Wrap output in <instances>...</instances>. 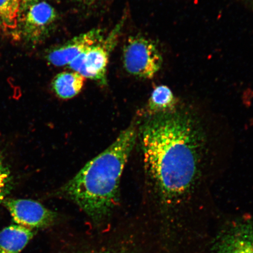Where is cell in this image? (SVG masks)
<instances>
[{
	"label": "cell",
	"instance_id": "cell-1",
	"mask_svg": "<svg viewBox=\"0 0 253 253\" xmlns=\"http://www.w3.org/2000/svg\"><path fill=\"white\" fill-rule=\"evenodd\" d=\"M141 138L145 169L161 204L180 207L202 192L208 137L198 116L178 106L150 114Z\"/></svg>",
	"mask_w": 253,
	"mask_h": 253
},
{
	"label": "cell",
	"instance_id": "cell-2",
	"mask_svg": "<svg viewBox=\"0 0 253 253\" xmlns=\"http://www.w3.org/2000/svg\"><path fill=\"white\" fill-rule=\"evenodd\" d=\"M132 125L116 141L86 164L61 192L93 218L108 214L118 203L120 178L137 136Z\"/></svg>",
	"mask_w": 253,
	"mask_h": 253
},
{
	"label": "cell",
	"instance_id": "cell-3",
	"mask_svg": "<svg viewBox=\"0 0 253 253\" xmlns=\"http://www.w3.org/2000/svg\"><path fill=\"white\" fill-rule=\"evenodd\" d=\"M123 24V21H122L106 39L104 38L100 42L76 57L68 65L69 68L86 79L106 84L110 53L115 46Z\"/></svg>",
	"mask_w": 253,
	"mask_h": 253
},
{
	"label": "cell",
	"instance_id": "cell-4",
	"mask_svg": "<svg viewBox=\"0 0 253 253\" xmlns=\"http://www.w3.org/2000/svg\"><path fill=\"white\" fill-rule=\"evenodd\" d=\"M123 63L128 74L148 79L160 70L163 58L153 41L142 37H132L124 47Z\"/></svg>",
	"mask_w": 253,
	"mask_h": 253
},
{
	"label": "cell",
	"instance_id": "cell-5",
	"mask_svg": "<svg viewBox=\"0 0 253 253\" xmlns=\"http://www.w3.org/2000/svg\"><path fill=\"white\" fill-rule=\"evenodd\" d=\"M58 18L55 9L44 0L31 5L21 12L20 37L31 45H37L45 40Z\"/></svg>",
	"mask_w": 253,
	"mask_h": 253
},
{
	"label": "cell",
	"instance_id": "cell-6",
	"mask_svg": "<svg viewBox=\"0 0 253 253\" xmlns=\"http://www.w3.org/2000/svg\"><path fill=\"white\" fill-rule=\"evenodd\" d=\"M3 205L18 225L28 228H42L55 220L56 213L42 204L30 199H5Z\"/></svg>",
	"mask_w": 253,
	"mask_h": 253
},
{
	"label": "cell",
	"instance_id": "cell-7",
	"mask_svg": "<svg viewBox=\"0 0 253 253\" xmlns=\"http://www.w3.org/2000/svg\"><path fill=\"white\" fill-rule=\"evenodd\" d=\"M104 38L102 30L88 31L50 49L46 55V60L57 67L68 65L76 57L100 42Z\"/></svg>",
	"mask_w": 253,
	"mask_h": 253
},
{
	"label": "cell",
	"instance_id": "cell-8",
	"mask_svg": "<svg viewBox=\"0 0 253 253\" xmlns=\"http://www.w3.org/2000/svg\"><path fill=\"white\" fill-rule=\"evenodd\" d=\"M214 253H253V225L249 221L234 223L221 232Z\"/></svg>",
	"mask_w": 253,
	"mask_h": 253
},
{
	"label": "cell",
	"instance_id": "cell-9",
	"mask_svg": "<svg viewBox=\"0 0 253 253\" xmlns=\"http://www.w3.org/2000/svg\"><path fill=\"white\" fill-rule=\"evenodd\" d=\"M34 233L31 229L20 225H11L0 232V253H20Z\"/></svg>",
	"mask_w": 253,
	"mask_h": 253
},
{
	"label": "cell",
	"instance_id": "cell-10",
	"mask_svg": "<svg viewBox=\"0 0 253 253\" xmlns=\"http://www.w3.org/2000/svg\"><path fill=\"white\" fill-rule=\"evenodd\" d=\"M23 0H0V31L14 40L21 38L20 19Z\"/></svg>",
	"mask_w": 253,
	"mask_h": 253
},
{
	"label": "cell",
	"instance_id": "cell-11",
	"mask_svg": "<svg viewBox=\"0 0 253 253\" xmlns=\"http://www.w3.org/2000/svg\"><path fill=\"white\" fill-rule=\"evenodd\" d=\"M85 79L83 76L74 71L60 73L53 79L52 89L61 99H71L81 92Z\"/></svg>",
	"mask_w": 253,
	"mask_h": 253
},
{
	"label": "cell",
	"instance_id": "cell-12",
	"mask_svg": "<svg viewBox=\"0 0 253 253\" xmlns=\"http://www.w3.org/2000/svg\"><path fill=\"white\" fill-rule=\"evenodd\" d=\"M176 106L175 96L171 90L164 85L157 86L152 92L148 103L150 114L166 112Z\"/></svg>",
	"mask_w": 253,
	"mask_h": 253
},
{
	"label": "cell",
	"instance_id": "cell-13",
	"mask_svg": "<svg viewBox=\"0 0 253 253\" xmlns=\"http://www.w3.org/2000/svg\"><path fill=\"white\" fill-rule=\"evenodd\" d=\"M13 188V178L10 169L0 155V204H2Z\"/></svg>",
	"mask_w": 253,
	"mask_h": 253
},
{
	"label": "cell",
	"instance_id": "cell-14",
	"mask_svg": "<svg viewBox=\"0 0 253 253\" xmlns=\"http://www.w3.org/2000/svg\"><path fill=\"white\" fill-rule=\"evenodd\" d=\"M40 1H42V0H23V1H22L21 12L25 10V9L27 8L31 5Z\"/></svg>",
	"mask_w": 253,
	"mask_h": 253
},
{
	"label": "cell",
	"instance_id": "cell-15",
	"mask_svg": "<svg viewBox=\"0 0 253 253\" xmlns=\"http://www.w3.org/2000/svg\"><path fill=\"white\" fill-rule=\"evenodd\" d=\"M77 1L84 3V4H92V3L97 1V0H77Z\"/></svg>",
	"mask_w": 253,
	"mask_h": 253
}]
</instances>
